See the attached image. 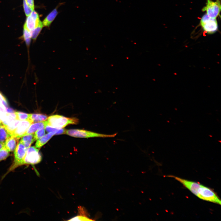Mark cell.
<instances>
[{
	"label": "cell",
	"instance_id": "17",
	"mask_svg": "<svg viewBox=\"0 0 221 221\" xmlns=\"http://www.w3.org/2000/svg\"><path fill=\"white\" fill-rule=\"evenodd\" d=\"M45 130L48 132H53L55 135H59L65 134L66 130L62 128H58L53 127L48 125H46L45 127Z\"/></svg>",
	"mask_w": 221,
	"mask_h": 221
},
{
	"label": "cell",
	"instance_id": "30",
	"mask_svg": "<svg viewBox=\"0 0 221 221\" xmlns=\"http://www.w3.org/2000/svg\"><path fill=\"white\" fill-rule=\"evenodd\" d=\"M2 123L1 119V115L0 114V124Z\"/></svg>",
	"mask_w": 221,
	"mask_h": 221
},
{
	"label": "cell",
	"instance_id": "22",
	"mask_svg": "<svg viewBox=\"0 0 221 221\" xmlns=\"http://www.w3.org/2000/svg\"><path fill=\"white\" fill-rule=\"evenodd\" d=\"M9 152L4 145L0 149V162L6 159L10 156Z\"/></svg>",
	"mask_w": 221,
	"mask_h": 221
},
{
	"label": "cell",
	"instance_id": "20",
	"mask_svg": "<svg viewBox=\"0 0 221 221\" xmlns=\"http://www.w3.org/2000/svg\"><path fill=\"white\" fill-rule=\"evenodd\" d=\"M20 121V120L16 119L12 121L7 125L5 126L10 136L11 134L16 128Z\"/></svg>",
	"mask_w": 221,
	"mask_h": 221
},
{
	"label": "cell",
	"instance_id": "27",
	"mask_svg": "<svg viewBox=\"0 0 221 221\" xmlns=\"http://www.w3.org/2000/svg\"><path fill=\"white\" fill-rule=\"evenodd\" d=\"M7 113L6 107L4 106L0 103V114L2 116Z\"/></svg>",
	"mask_w": 221,
	"mask_h": 221
},
{
	"label": "cell",
	"instance_id": "18",
	"mask_svg": "<svg viewBox=\"0 0 221 221\" xmlns=\"http://www.w3.org/2000/svg\"><path fill=\"white\" fill-rule=\"evenodd\" d=\"M43 26L42 22L40 21L38 25L33 30L30 31L31 38L33 40H36L41 31Z\"/></svg>",
	"mask_w": 221,
	"mask_h": 221
},
{
	"label": "cell",
	"instance_id": "2",
	"mask_svg": "<svg viewBox=\"0 0 221 221\" xmlns=\"http://www.w3.org/2000/svg\"><path fill=\"white\" fill-rule=\"evenodd\" d=\"M47 125L58 128H64L69 124H76L79 120L76 118H69L59 115L49 116L46 121Z\"/></svg>",
	"mask_w": 221,
	"mask_h": 221
},
{
	"label": "cell",
	"instance_id": "4",
	"mask_svg": "<svg viewBox=\"0 0 221 221\" xmlns=\"http://www.w3.org/2000/svg\"><path fill=\"white\" fill-rule=\"evenodd\" d=\"M65 134L70 136L80 138H89L94 137L113 138L117 134H107L97 133L92 131L79 129H70L66 130Z\"/></svg>",
	"mask_w": 221,
	"mask_h": 221
},
{
	"label": "cell",
	"instance_id": "28",
	"mask_svg": "<svg viewBox=\"0 0 221 221\" xmlns=\"http://www.w3.org/2000/svg\"><path fill=\"white\" fill-rule=\"evenodd\" d=\"M27 4L30 7L34 9V3L33 0H25Z\"/></svg>",
	"mask_w": 221,
	"mask_h": 221
},
{
	"label": "cell",
	"instance_id": "23",
	"mask_svg": "<svg viewBox=\"0 0 221 221\" xmlns=\"http://www.w3.org/2000/svg\"><path fill=\"white\" fill-rule=\"evenodd\" d=\"M93 220L90 219L87 216L84 215H78L75 217H74L68 220V221H91Z\"/></svg>",
	"mask_w": 221,
	"mask_h": 221
},
{
	"label": "cell",
	"instance_id": "3",
	"mask_svg": "<svg viewBox=\"0 0 221 221\" xmlns=\"http://www.w3.org/2000/svg\"><path fill=\"white\" fill-rule=\"evenodd\" d=\"M27 150V148L20 142L17 145L14 150V159L13 162L2 178H4L8 173L16 168L22 165V163L25 156Z\"/></svg>",
	"mask_w": 221,
	"mask_h": 221
},
{
	"label": "cell",
	"instance_id": "24",
	"mask_svg": "<svg viewBox=\"0 0 221 221\" xmlns=\"http://www.w3.org/2000/svg\"><path fill=\"white\" fill-rule=\"evenodd\" d=\"M34 134V141L37 140L45 135V128H42L37 131Z\"/></svg>",
	"mask_w": 221,
	"mask_h": 221
},
{
	"label": "cell",
	"instance_id": "10",
	"mask_svg": "<svg viewBox=\"0 0 221 221\" xmlns=\"http://www.w3.org/2000/svg\"><path fill=\"white\" fill-rule=\"evenodd\" d=\"M46 125V121L33 123L29 126L23 136L28 134H33L40 129L45 128Z\"/></svg>",
	"mask_w": 221,
	"mask_h": 221
},
{
	"label": "cell",
	"instance_id": "19",
	"mask_svg": "<svg viewBox=\"0 0 221 221\" xmlns=\"http://www.w3.org/2000/svg\"><path fill=\"white\" fill-rule=\"evenodd\" d=\"M23 37L27 46L29 45L31 38L30 31L24 25L23 31Z\"/></svg>",
	"mask_w": 221,
	"mask_h": 221
},
{
	"label": "cell",
	"instance_id": "1",
	"mask_svg": "<svg viewBox=\"0 0 221 221\" xmlns=\"http://www.w3.org/2000/svg\"><path fill=\"white\" fill-rule=\"evenodd\" d=\"M173 178L199 198L207 201L219 205L221 200L216 193L211 189L199 183L184 179L174 176H169Z\"/></svg>",
	"mask_w": 221,
	"mask_h": 221
},
{
	"label": "cell",
	"instance_id": "14",
	"mask_svg": "<svg viewBox=\"0 0 221 221\" xmlns=\"http://www.w3.org/2000/svg\"><path fill=\"white\" fill-rule=\"evenodd\" d=\"M21 137L20 142L27 149L29 147L31 144L34 141L33 134L25 135Z\"/></svg>",
	"mask_w": 221,
	"mask_h": 221
},
{
	"label": "cell",
	"instance_id": "15",
	"mask_svg": "<svg viewBox=\"0 0 221 221\" xmlns=\"http://www.w3.org/2000/svg\"><path fill=\"white\" fill-rule=\"evenodd\" d=\"M10 135L4 125L0 124V142L5 143L6 140Z\"/></svg>",
	"mask_w": 221,
	"mask_h": 221
},
{
	"label": "cell",
	"instance_id": "16",
	"mask_svg": "<svg viewBox=\"0 0 221 221\" xmlns=\"http://www.w3.org/2000/svg\"><path fill=\"white\" fill-rule=\"evenodd\" d=\"M47 118L46 115L40 114H30L29 118V119L31 120L33 122L44 121Z\"/></svg>",
	"mask_w": 221,
	"mask_h": 221
},
{
	"label": "cell",
	"instance_id": "25",
	"mask_svg": "<svg viewBox=\"0 0 221 221\" xmlns=\"http://www.w3.org/2000/svg\"><path fill=\"white\" fill-rule=\"evenodd\" d=\"M23 6L26 15L27 16H29L33 10L34 9L29 6L25 0H23Z\"/></svg>",
	"mask_w": 221,
	"mask_h": 221
},
{
	"label": "cell",
	"instance_id": "8",
	"mask_svg": "<svg viewBox=\"0 0 221 221\" xmlns=\"http://www.w3.org/2000/svg\"><path fill=\"white\" fill-rule=\"evenodd\" d=\"M33 123L30 119L20 121L17 127L11 134V136L19 139L23 136L29 126Z\"/></svg>",
	"mask_w": 221,
	"mask_h": 221
},
{
	"label": "cell",
	"instance_id": "9",
	"mask_svg": "<svg viewBox=\"0 0 221 221\" xmlns=\"http://www.w3.org/2000/svg\"><path fill=\"white\" fill-rule=\"evenodd\" d=\"M40 21L38 14L33 10L27 17L24 25L30 31L38 25Z\"/></svg>",
	"mask_w": 221,
	"mask_h": 221
},
{
	"label": "cell",
	"instance_id": "6",
	"mask_svg": "<svg viewBox=\"0 0 221 221\" xmlns=\"http://www.w3.org/2000/svg\"><path fill=\"white\" fill-rule=\"evenodd\" d=\"M200 25L203 30L208 34H212L218 30V25L216 18L208 16L206 14L201 19Z\"/></svg>",
	"mask_w": 221,
	"mask_h": 221
},
{
	"label": "cell",
	"instance_id": "11",
	"mask_svg": "<svg viewBox=\"0 0 221 221\" xmlns=\"http://www.w3.org/2000/svg\"><path fill=\"white\" fill-rule=\"evenodd\" d=\"M19 139L12 136L9 137L5 142L4 146L9 152L14 150L17 145V142Z\"/></svg>",
	"mask_w": 221,
	"mask_h": 221
},
{
	"label": "cell",
	"instance_id": "12",
	"mask_svg": "<svg viewBox=\"0 0 221 221\" xmlns=\"http://www.w3.org/2000/svg\"><path fill=\"white\" fill-rule=\"evenodd\" d=\"M54 133L49 132L38 139L35 144L36 148L39 149L45 144L54 135Z\"/></svg>",
	"mask_w": 221,
	"mask_h": 221
},
{
	"label": "cell",
	"instance_id": "7",
	"mask_svg": "<svg viewBox=\"0 0 221 221\" xmlns=\"http://www.w3.org/2000/svg\"><path fill=\"white\" fill-rule=\"evenodd\" d=\"M221 9V2L219 0H216L215 1L207 0L206 5L202 9V11H206L208 16L216 18L219 14Z\"/></svg>",
	"mask_w": 221,
	"mask_h": 221
},
{
	"label": "cell",
	"instance_id": "5",
	"mask_svg": "<svg viewBox=\"0 0 221 221\" xmlns=\"http://www.w3.org/2000/svg\"><path fill=\"white\" fill-rule=\"evenodd\" d=\"M42 159V156L39 149L33 146L30 147L27 149L22 165H36L40 163Z\"/></svg>",
	"mask_w": 221,
	"mask_h": 221
},
{
	"label": "cell",
	"instance_id": "29",
	"mask_svg": "<svg viewBox=\"0 0 221 221\" xmlns=\"http://www.w3.org/2000/svg\"><path fill=\"white\" fill-rule=\"evenodd\" d=\"M5 143L0 142V149L4 145Z\"/></svg>",
	"mask_w": 221,
	"mask_h": 221
},
{
	"label": "cell",
	"instance_id": "13",
	"mask_svg": "<svg viewBox=\"0 0 221 221\" xmlns=\"http://www.w3.org/2000/svg\"><path fill=\"white\" fill-rule=\"evenodd\" d=\"M58 14L56 8L52 11L45 18L43 21V25L49 27L54 20Z\"/></svg>",
	"mask_w": 221,
	"mask_h": 221
},
{
	"label": "cell",
	"instance_id": "21",
	"mask_svg": "<svg viewBox=\"0 0 221 221\" xmlns=\"http://www.w3.org/2000/svg\"><path fill=\"white\" fill-rule=\"evenodd\" d=\"M15 113L16 120L22 121L29 119L30 114L18 111L15 112Z\"/></svg>",
	"mask_w": 221,
	"mask_h": 221
},
{
	"label": "cell",
	"instance_id": "26",
	"mask_svg": "<svg viewBox=\"0 0 221 221\" xmlns=\"http://www.w3.org/2000/svg\"><path fill=\"white\" fill-rule=\"evenodd\" d=\"M0 103L5 106L6 109L8 108L7 101L2 95L0 93Z\"/></svg>",
	"mask_w": 221,
	"mask_h": 221
}]
</instances>
